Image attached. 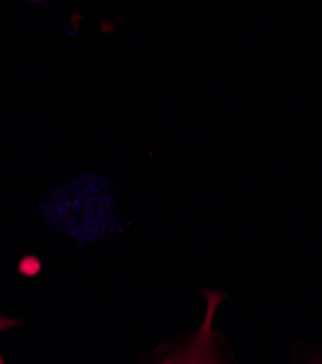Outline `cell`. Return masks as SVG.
I'll use <instances>...</instances> for the list:
<instances>
[{
    "mask_svg": "<svg viewBox=\"0 0 322 364\" xmlns=\"http://www.w3.org/2000/svg\"><path fill=\"white\" fill-rule=\"evenodd\" d=\"M12 323H14V321L5 319V318H0V330H4V328H6V326H9V325H12Z\"/></svg>",
    "mask_w": 322,
    "mask_h": 364,
    "instance_id": "cell-1",
    "label": "cell"
},
{
    "mask_svg": "<svg viewBox=\"0 0 322 364\" xmlns=\"http://www.w3.org/2000/svg\"><path fill=\"white\" fill-rule=\"evenodd\" d=\"M28 2H32V4H40V2H44V0H28Z\"/></svg>",
    "mask_w": 322,
    "mask_h": 364,
    "instance_id": "cell-2",
    "label": "cell"
},
{
    "mask_svg": "<svg viewBox=\"0 0 322 364\" xmlns=\"http://www.w3.org/2000/svg\"><path fill=\"white\" fill-rule=\"evenodd\" d=\"M0 363H2V361H0Z\"/></svg>",
    "mask_w": 322,
    "mask_h": 364,
    "instance_id": "cell-3",
    "label": "cell"
}]
</instances>
